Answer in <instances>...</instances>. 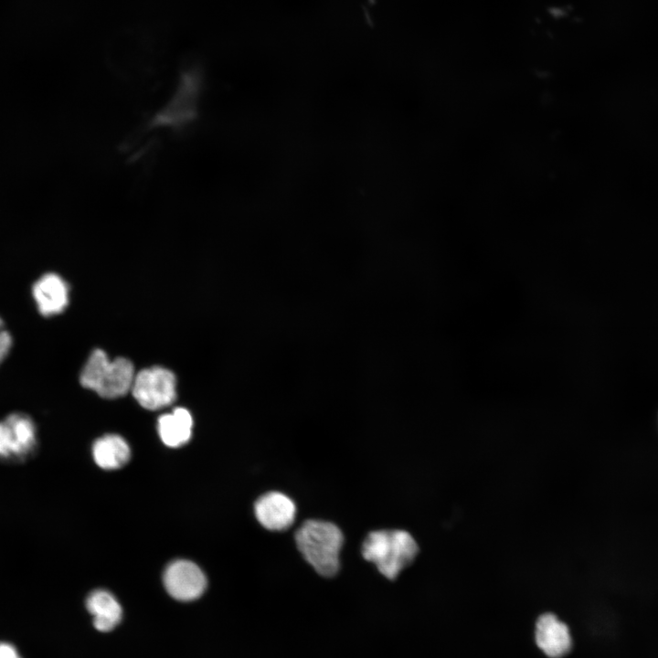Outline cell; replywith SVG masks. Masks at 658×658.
I'll use <instances>...</instances> for the list:
<instances>
[{
	"label": "cell",
	"mask_w": 658,
	"mask_h": 658,
	"mask_svg": "<svg viewBox=\"0 0 658 658\" xmlns=\"http://www.w3.org/2000/svg\"><path fill=\"white\" fill-rule=\"evenodd\" d=\"M254 513L258 522L264 528L271 531H283L293 524L296 506L285 494L271 491L257 499Z\"/></svg>",
	"instance_id": "9"
},
{
	"label": "cell",
	"mask_w": 658,
	"mask_h": 658,
	"mask_svg": "<svg viewBox=\"0 0 658 658\" xmlns=\"http://www.w3.org/2000/svg\"><path fill=\"white\" fill-rule=\"evenodd\" d=\"M133 363L124 357L109 359L106 353L95 349L89 356L80 373L81 385L106 398L126 395L134 379Z\"/></svg>",
	"instance_id": "3"
},
{
	"label": "cell",
	"mask_w": 658,
	"mask_h": 658,
	"mask_svg": "<svg viewBox=\"0 0 658 658\" xmlns=\"http://www.w3.org/2000/svg\"><path fill=\"white\" fill-rule=\"evenodd\" d=\"M534 637L537 648L548 658H563L572 649L569 627L552 612H545L537 617Z\"/></svg>",
	"instance_id": "8"
},
{
	"label": "cell",
	"mask_w": 658,
	"mask_h": 658,
	"mask_svg": "<svg viewBox=\"0 0 658 658\" xmlns=\"http://www.w3.org/2000/svg\"><path fill=\"white\" fill-rule=\"evenodd\" d=\"M86 608L93 617L94 627L101 631L113 630L122 620V607L107 590L96 589L90 592L86 599Z\"/></svg>",
	"instance_id": "11"
},
{
	"label": "cell",
	"mask_w": 658,
	"mask_h": 658,
	"mask_svg": "<svg viewBox=\"0 0 658 658\" xmlns=\"http://www.w3.org/2000/svg\"><path fill=\"white\" fill-rule=\"evenodd\" d=\"M92 456L98 466L112 470L121 468L129 461L131 451L123 438L116 434H108L94 442Z\"/></svg>",
	"instance_id": "13"
},
{
	"label": "cell",
	"mask_w": 658,
	"mask_h": 658,
	"mask_svg": "<svg viewBox=\"0 0 658 658\" xmlns=\"http://www.w3.org/2000/svg\"><path fill=\"white\" fill-rule=\"evenodd\" d=\"M0 658H22V656L15 645L7 642H0Z\"/></svg>",
	"instance_id": "15"
},
{
	"label": "cell",
	"mask_w": 658,
	"mask_h": 658,
	"mask_svg": "<svg viewBox=\"0 0 658 658\" xmlns=\"http://www.w3.org/2000/svg\"><path fill=\"white\" fill-rule=\"evenodd\" d=\"M175 387L176 380L172 371L153 366L135 375L131 390L143 408L156 410L174 402L176 397Z\"/></svg>",
	"instance_id": "5"
},
{
	"label": "cell",
	"mask_w": 658,
	"mask_h": 658,
	"mask_svg": "<svg viewBox=\"0 0 658 658\" xmlns=\"http://www.w3.org/2000/svg\"><path fill=\"white\" fill-rule=\"evenodd\" d=\"M32 295L39 313L44 316H52L67 307L69 287L59 275L47 273L33 284Z\"/></svg>",
	"instance_id": "10"
},
{
	"label": "cell",
	"mask_w": 658,
	"mask_h": 658,
	"mask_svg": "<svg viewBox=\"0 0 658 658\" xmlns=\"http://www.w3.org/2000/svg\"><path fill=\"white\" fill-rule=\"evenodd\" d=\"M164 585L174 599L190 601L205 591L207 578L195 563L179 559L167 566L164 573Z\"/></svg>",
	"instance_id": "7"
},
{
	"label": "cell",
	"mask_w": 658,
	"mask_h": 658,
	"mask_svg": "<svg viewBox=\"0 0 658 658\" xmlns=\"http://www.w3.org/2000/svg\"><path fill=\"white\" fill-rule=\"evenodd\" d=\"M193 419L185 408H175L163 414L157 421V430L162 441L168 447H179L191 438Z\"/></svg>",
	"instance_id": "12"
},
{
	"label": "cell",
	"mask_w": 658,
	"mask_h": 658,
	"mask_svg": "<svg viewBox=\"0 0 658 658\" xmlns=\"http://www.w3.org/2000/svg\"><path fill=\"white\" fill-rule=\"evenodd\" d=\"M12 346V336L0 318V364L6 357Z\"/></svg>",
	"instance_id": "14"
},
{
	"label": "cell",
	"mask_w": 658,
	"mask_h": 658,
	"mask_svg": "<svg viewBox=\"0 0 658 658\" xmlns=\"http://www.w3.org/2000/svg\"><path fill=\"white\" fill-rule=\"evenodd\" d=\"M419 547L414 537L401 529L370 532L365 538L361 553L387 578L394 580L417 557Z\"/></svg>",
	"instance_id": "2"
},
{
	"label": "cell",
	"mask_w": 658,
	"mask_h": 658,
	"mask_svg": "<svg viewBox=\"0 0 658 658\" xmlns=\"http://www.w3.org/2000/svg\"><path fill=\"white\" fill-rule=\"evenodd\" d=\"M294 538L303 558L319 575L331 578L338 572L344 536L335 524L308 519L296 530Z\"/></svg>",
	"instance_id": "1"
},
{
	"label": "cell",
	"mask_w": 658,
	"mask_h": 658,
	"mask_svg": "<svg viewBox=\"0 0 658 658\" xmlns=\"http://www.w3.org/2000/svg\"><path fill=\"white\" fill-rule=\"evenodd\" d=\"M37 446V426L28 415L16 412L0 421V462L25 461Z\"/></svg>",
	"instance_id": "4"
},
{
	"label": "cell",
	"mask_w": 658,
	"mask_h": 658,
	"mask_svg": "<svg viewBox=\"0 0 658 658\" xmlns=\"http://www.w3.org/2000/svg\"><path fill=\"white\" fill-rule=\"evenodd\" d=\"M181 80L161 110L156 112L153 121L154 124L162 127L181 128L189 123L196 115L200 100L198 83L192 78H183Z\"/></svg>",
	"instance_id": "6"
}]
</instances>
